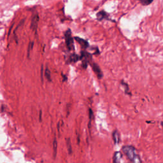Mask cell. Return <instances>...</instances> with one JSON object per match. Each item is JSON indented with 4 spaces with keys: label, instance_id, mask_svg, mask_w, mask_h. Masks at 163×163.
<instances>
[{
    "label": "cell",
    "instance_id": "cell-1",
    "mask_svg": "<svg viewBox=\"0 0 163 163\" xmlns=\"http://www.w3.org/2000/svg\"><path fill=\"white\" fill-rule=\"evenodd\" d=\"M64 37H65V42H66V45L68 50H74V42L73 38L72 36V31L70 29H68L64 33Z\"/></svg>",
    "mask_w": 163,
    "mask_h": 163
},
{
    "label": "cell",
    "instance_id": "cell-2",
    "mask_svg": "<svg viewBox=\"0 0 163 163\" xmlns=\"http://www.w3.org/2000/svg\"><path fill=\"white\" fill-rule=\"evenodd\" d=\"M89 64L91 65L92 70H93V72H94V73L96 74L98 79H102L103 77V72L101 71V68H100V67L99 66V65L98 64H96V62H92V61L90 62Z\"/></svg>",
    "mask_w": 163,
    "mask_h": 163
},
{
    "label": "cell",
    "instance_id": "cell-3",
    "mask_svg": "<svg viewBox=\"0 0 163 163\" xmlns=\"http://www.w3.org/2000/svg\"><path fill=\"white\" fill-rule=\"evenodd\" d=\"M39 16L38 13H35L34 16H33L31 23V26L30 28L33 31H34L36 33L37 32V29H38V25L39 22Z\"/></svg>",
    "mask_w": 163,
    "mask_h": 163
},
{
    "label": "cell",
    "instance_id": "cell-4",
    "mask_svg": "<svg viewBox=\"0 0 163 163\" xmlns=\"http://www.w3.org/2000/svg\"><path fill=\"white\" fill-rule=\"evenodd\" d=\"M74 39H75L77 42L79 43V44L81 46V47L84 49H86L89 47V44L88 42L86 40L81 38H80V37H74Z\"/></svg>",
    "mask_w": 163,
    "mask_h": 163
},
{
    "label": "cell",
    "instance_id": "cell-5",
    "mask_svg": "<svg viewBox=\"0 0 163 163\" xmlns=\"http://www.w3.org/2000/svg\"><path fill=\"white\" fill-rule=\"evenodd\" d=\"M96 17H97V19L99 21H101L104 19H108L109 15L105 11L101 10V11H99L98 13H97V14H96Z\"/></svg>",
    "mask_w": 163,
    "mask_h": 163
},
{
    "label": "cell",
    "instance_id": "cell-6",
    "mask_svg": "<svg viewBox=\"0 0 163 163\" xmlns=\"http://www.w3.org/2000/svg\"><path fill=\"white\" fill-rule=\"evenodd\" d=\"M80 60H82L81 55H79L77 54H73L69 56L68 62H69V63H71V62H76Z\"/></svg>",
    "mask_w": 163,
    "mask_h": 163
},
{
    "label": "cell",
    "instance_id": "cell-7",
    "mask_svg": "<svg viewBox=\"0 0 163 163\" xmlns=\"http://www.w3.org/2000/svg\"><path fill=\"white\" fill-rule=\"evenodd\" d=\"M122 161V154L120 152H116L113 155V162L114 163H121Z\"/></svg>",
    "mask_w": 163,
    "mask_h": 163
},
{
    "label": "cell",
    "instance_id": "cell-8",
    "mask_svg": "<svg viewBox=\"0 0 163 163\" xmlns=\"http://www.w3.org/2000/svg\"><path fill=\"white\" fill-rule=\"evenodd\" d=\"M129 160L131 161V163H142V160H141L140 157L139 156L138 153H136L132 157L129 159Z\"/></svg>",
    "mask_w": 163,
    "mask_h": 163
},
{
    "label": "cell",
    "instance_id": "cell-9",
    "mask_svg": "<svg viewBox=\"0 0 163 163\" xmlns=\"http://www.w3.org/2000/svg\"><path fill=\"white\" fill-rule=\"evenodd\" d=\"M112 137H113V139L114 142L116 144H117L119 143V141H120V135H119V133H118V131H116L113 133L112 134Z\"/></svg>",
    "mask_w": 163,
    "mask_h": 163
},
{
    "label": "cell",
    "instance_id": "cell-10",
    "mask_svg": "<svg viewBox=\"0 0 163 163\" xmlns=\"http://www.w3.org/2000/svg\"><path fill=\"white\" fill-rule=\"evenodd\" d=\"M57 139L56 137H54V142H53V155H54V157L55 158L57 155Z\"/></svg>",
    "mask_w": 163,
    "mask_h": 163
},
{
    "label": "cell",
    "instance_id": "cell-11",
    "mask_svg": "<svg viewBox=\"0 0 163 163\" xmlns=\"http://www.w3.org/2000/svg\"><path fill=\"white\" fill-rule=\"evenodd\" d=\"M121 84H122V86L124 87V90H125V92L126 94H129V95H131V92L130 91H129V85L127 84V83H125L124 81H121Z\"/></svg>",
    "mask_w": 163,
    "mask_h": 163
},
{
    "label": "cell",
    "instance_id": "cell-12",
    "mask_svg": "<svg viewBox=\"0 0 163 163\" xmlns=\"http://www.w3.org/2000/svg\"><path fill=\"white\" fill-rule=\"evenodd\" d=\"M45 76L46 77V79H47V80L49 82H51L52 79H51V74H50V72L49 69V68L46 66L45 69Z\"/></svg>",
    "mask_w": 163,
    "mask_h": 163
},
{
    "label": "cell",
    "instance_id": "cell-13",
    "mask_svg": "<svg viewBox=\"0 0 163 163\" xmlns=\"http://www.w3.org/2000/svg\"><path fill=\"white\" fill-rule=\"evenodd\" d=\"M143 6H148L152 3L154 0H138Z\"/></svg>",
    "mask_w": 163,
    "mask_h": 163
},
{
    "label": "cell",
    "instance_id": "cell-14",
    "mask_svg": "<svg viewBox=\"0 0 163 163\" xmlns=\"http://www.w3.org/2000/svg\"><path fill=\"white\" fill-rule=\"evenodd\" d=\"M66 147H67L68 151L69 154H71L72 153V143L70 142V139L67 138L66 140Z\"/></svg>",
    "mask_w": 163,
    "mask_h": 163
},
{
    "label": "cell",
    "instance_id": "cell-15",
    "mask_svg": "<svg viewBox=\"0 0 163 163\" xmlns=\"http://www.w3.org/2000/svg\"><path fill=\"white\" fill-rule=\"evenodd\" d=\"M33 45H34V42H31L29 43V45H28V57H29V55H30V53H31V51L33 49Z\"/></svg>",
    "mask_w": 163,
    "mask_h": 163
},
{
    "label": "cell",
    "instance_id": "cell-16",
    "mask_svg": "<svg viewBox=\"0 0 163 163\" xmlns=\"http://www.w3.org/2000/svg\"><path fill=\"white\" fill-rule=\"evenodd\" d=\"M61 76L62 77V81L64 82V81L67 80V77H66V75H64L63 73H61Z\"/></svg>",
    "mask_w": 163,
    "mask_h": 163
},
{
    "label": "cell",
    "instance_id": "cell-17",
    "mask_svg": "<svg viewBox=\"0 0 163 163\" xmlns=\"http://www.w3.org/2000/svg\"><path fill=\"white\" fill-rule=\"evenodd\" d=\"M93 117V112H92V110L91 109H89V118H90V120L91 118H92Z\"/></svg>",
    "mask_w": 163,
    "mask_h": 163
},
{
    "label": "cell",
    "instance_id": "cell-18",
    "mask_svg": "<svg viewBox=\"0 0 163 163\" xmlns=\"http://www.w3.org/2000/svg\"><path fill=\"white\" fill-rule=\"evenodd\" d=\"M43 66H42V68H41V79H42V81L43 82Z\"/></svg>",
    "mask_w": 163,
    "mask_h": 163
},
{
    "label": "cell",
    "instance_id": "cell-19",
    "mask_svg": "<svg viewBox=\"0 0 163 163\" xmlns=\"http://www.w3.org/2000/svg\"><path fill=\"white\" fill-rule=\"evenodd\" d=\"M42 111H40V121H42Z\"/></svg>",
    "mask_w": 163,
    "mask_h": 163
},
{
    "label": "cell",
    "instance_id": "cell-20",
    "mask_svg": "<svg viewBox=\"0 0 163 163\" xmlns=\"http://www.w3.org/2000/svg\"><path fill=\"white\" fill-rule=\"evenodd\" d=\"M161 126H162V129H163V121L161 122Z\"/></svg>",
    "mask_w": 163,
    "mask_h": 163
}]
</instances>
